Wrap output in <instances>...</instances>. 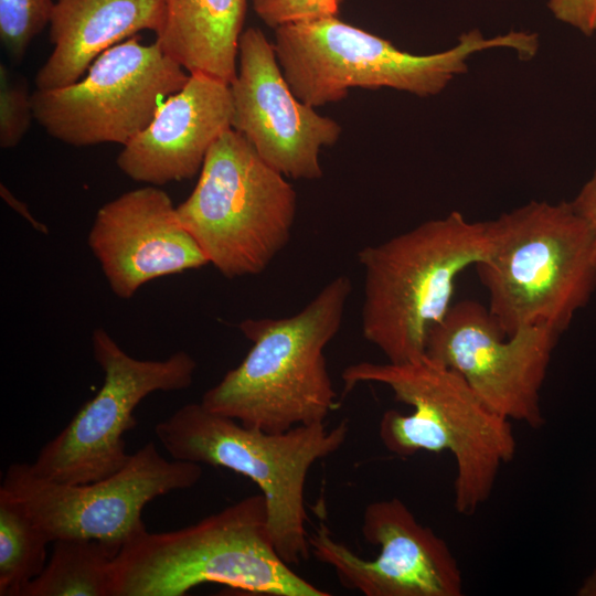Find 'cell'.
Masks as SVG:
<instances>
[{"label": "cell", "instance_id": "25", "mask_svg": "<svg viewBox=\"0 0 596 596\" xmlns=\"http://www.w3.org/2000/svg\"><path fill=\"white\" fill-rule=\"evenodd\" d=\"M571 203L574 210L588 223L596 241V167Z\"/></svg>", "mask_w": 596, "mask_h": 596}, {"label": "cell", "instance_id": "16", "mask_svg": "<svg viewBox=\"0 0 596 596\" xmlns=\"http://www.w3.org/2000/svg\"><path fill=\"white\" fill-rule=\"evenodd\" d=\"M232 120L230 84L190 74L149 125L123 146L116 163L128 178L148 185L191 179L200 173L212 145L232 128Z\"/></svg>", "mask_w": 596, "mask_h": 596}, {"label": "cell", "instance_id": "7", "mask_svg": "<svg viewBox=\"0 0 596 596\" xmlns=\"http://www.w3.org/2000/svg\"><path fill=\"white\" fill-rule=\"evenodd\" d=\"M174 460L222 467L249 478L266 500L269 533L279 556L299 565L311 555L305 490L312 465L337 453L349 434L347 421L295 426L281 433L247 427L188 403L155 426Z\"/></svg>", "mask_w": 596, "mask_h": 596}, {"label": "cell", "instance_id": "8", "mask_svg": "<svg viewBox=\"0 0 596 596\" xmlns=\"http://www.w3.org/2000/svg\"><path fill=\"white\" fill-rule=\"evenodd\" d=\"M177 213L224 277L252 276L263 273L288 244L297 193L231 128L207 151L196 185Z\"/></svg>", "mask_w": 596, "mask_h": 596}, {"label": "cell", "instance_id": "4", "mask_svg": "<svg viewBox=\"0 0 596 596\" xmlns=\"http://www.w3.org/2000/svg\"><path fill=\"white\" fill-rule=\"evenodd\" d=\"M273 42L294 94L315 108L342 100L358 87L434 96L467 72L476 53L505 47L529 60L539 49L535 33L510 31L486 38L475 29L462 33L450 49L418 55L338 15L281 25L275 29Z\"/></svg>", "mask_w": 596, "mask_h": 596}, {"label": "cell", "instance_id": "11", "mask_svg": "<svg viewBox=\"0 0 596 596\" xmlns=\"http://www.w3.org/2000/svg\"><path fill=\"white\" fill-rule=\"evenodd\" d=\"M189 77L157 41L145 45L132 36L103 52L82 79L33 92L34 119L51 137L74 147L125 146Z\"/></svg>", "mask_w": 596, "mask_h": 596}, {"label": "cell", "instance_id": "12", "mask_svg": "<svg viewBox=\"0 0 596 596\" xmlns=\"http://www.w3.org/2000/svg\"><path fill=\"white\" fill-rule=\"evenodd\" d=\"M562 333L536 324L508 337L488 308L467 299L428 329L425 356L458 372L492 412L539 428L541 390Z\"/></svg>", "mask_w": 596, "mask_h": 596}, {"label": "cell", "instance_id": "3", "mask_svg": "<svg viewBox=\"0 0 596 596\" xmlns=\"http://www.w3.org/2000/svg\"><path fill=\"white\" fill-rule=\"evenodd\" d=\"M351 291V279L340 275L290 317L242 321L253 345L201 403L267 433L324 423L337 404L324 349L342 326Z\"/></svg>", "mask_w": 596, "mask_h": 596}, {"label": "cell", "instance_id": "15", "mask_svg": "<svg viewBox=\"0 0 596 596\" xmlns=\"http://www.w3.org/2000/svg\"><path fill=\"white\" fill-rule=\"evenodd\" d=\"M87 242L111 291L121 299H130L153 279L209 264L170 196L156 185L125 192L104 204Z\"/></svg>", "mask_w": 596, "mask_h": 596}, {"label": "cell", "instance_id": "23", "mask_svg": "<svg viewBox=\"0 0 596 596\" xmlns=\"http://www.w3.org/2000/svg\"><path fill=\"white\" fill-rule=\"evenodd\" d=\"M344 0H253L257 17L269 28L338 15Z\"/></svg>", "mask_w": 596, "mask_h": 596}, {"label": "cell", "instance_id": "13", "mask_svg": "<svg viewBox=\"0 0 596 596\" xmlns=\"http://www.w3.org/2000/svg\"><path fill=\"white\" fill-rule=\"evenodd\" d=\"M362 534L377 546L374 558L355 554L323 522L308 536L310 552L342 586L365 596L462 595V573L450 547L398 498L369 503Z\"/></svg>", "mask_w": 596, "mask_h": 596}, {"label": "cell", "instance_id": "19", "mask_svg": "<svg viewBox=\"0 0 596 596\" xmlns=\"http://www.w3.org/2000/svg\"><path fill=\"white\" fill-rule=\"evenodd\" d=\"M43 571L19 596H111V566L118 554L97 540L61 539Z\"/></svg>", "mask_w": 596, "mask_h": 596}, {"label": "cell", "instance_id": "22", "mask_svg": "<svg viewBox=\"0 0 596 596\" xmlns=\"http://www.w3.org/2000/svg\"><path fill=\"white\" fill-rule=\"evenodd\" d=\"M31 95L23 78L12 76L0 66V147L14 148L19 145L34 119Z\"/></svg>", "mask_w": 596, "mask_h": 596}, {"label": "cell", "instance_id": "1", "mask_svg": "<svg viewBox=\"0 0 596 596\" xmlns=\"http://www.w3.org/2000/svg\"><path fill=\"white\" fill-rule=\"evenodd\" d=\"M341 376L344 393L380 383L413 407L409 414L383 413L379 435L390 453H451L457 513L471 515L490 498L500 469L514 458L515 436L511 421L487 407L458 372L424 356L403 364L358 362Z\"/></svg>", "mask_w": 596, "mask_h": 596}, {"label": "cell", "instance_id": "24", "mask_svg": "<svg viewBox=\"0 0 596 596\" xmlns=\"http://www.w3.org/2000/svg\"><path fill=\"white\" fill-rule=\"evenodd\" d=\"M547 8L556 20L582 34L596 33V0H549Z\"/></svg>", "mask_w": 596, "mask_h": 596}, {"label": "cell", "instance_id": "9", "mask_svg": "<svg viewBox=\"0 0 596 596\" xmlns=\"http://www.w3.org/2000/svg\"><path fill=\"white\" fill-rule=\"evenodd\" d=\"M202 472L199 464L163 458L149 441L119 471L100 480L62 483L34 473L30 464L15 462L0 490L23 505L49 542L97 540L119 553L146 530L141 513L150 501L193 487Z\"/></svg>", "mask_w": 596, "mask_h": 596}, {"label": "cell", "instance_id": "5", "mask_svg": "<svg viewBox=\"0 0 596 596\" xmlns=\"http://www.w3.org/2000/svg\"><path fill=\"white\" fill-rule=\"evenodd\" d=\"M476 264L488 309L505 336L547 324L564 332L596 288V241L571 201H531L489 221Z\"/></svg>", "mask_w": 596, "mask_h": 596}, {"label": "cell", "instance_id": "27", "mask_svg": "<svg viewBox=\"0 0 596 596\" xmlns=\"http://www.w3.org/2000/svg\"><path fill=\"white\" fill-rule=\"evenodd\" d=\"M576 595L578 596H596V566L585 577L581 586L578 587Z\"/></svg>", "mask_w": 596, "mask_h": 596}, {"label": "cell", "instance_id": "17", "mask_svg": "<svg viewBox=\"0 0 596 596\" xmlns=\"http://www.w3.org/2000/svg\"><path fill=\"white\" fill-rule=\"evenodd\" d=\"M166 18V0H55L49 21L54 49L36 74V89L79 81L103 52L140 31L158 34Z\"/></svg>", "mask_w": 596, "mask_h": 596}, {"label": "cell", "instance_id": "2", "mask_svg": "<svg viewBox=\"0 0 596 596\" xmlns=\"http://www.w3.org/2000/svg\"><path fill=\"white\" fill-rule=\"evenodd\" d=\"M203 584L270 596L330 595L279 556L262 492L185 528L146 529L113 561L111 596H183Z\"/></svg>", "mask_w": 596, "mask_h": 596}, {"label": "cell", "instance_id": "18", "mask_svg": "<svg viewBox=\"0 0 596 596\" xmlns=\"http://www.w3.org/2000/svg\"><path fill=\"white\" fill-rule=\"evenodd\" d=\"M166 22L156 40L161 50L190 74L231 84L247 0H166Z\"/></svg>", "mask_w": 596, "mask_h": 596}, {"label": "cell", "instance_id": "10", "mask_svg": "<svg viewBox=\"0 0 596 596\" xmlns=\"http://www.w3.org/2000/svg\"><path fill=\"white\" fill-rule=\"evenodd\" d=\"M92 350L104 372L103 385L30 464L43 478L82 485L119 471L131 455L124 434L136 427L139 403L153 392L182 391L193 383L196 362L185 351L164 360L136 359L104 328L93 331Z\"/></svg>", "mask_w": 596, "mask_h": 596}, {"label": "cell", "instance_id": "6", "mask_svg": "<svg viewBox=\"0 0 596 596\" xmlns=\"http://www.w3.org/2000/svg\"><path fill=\"white\" fill-rule=\"evenodd\" d=\"M490 244L489 221L453 211L363 247V337L390 363L423 359L428 329L451 306L456 277L481 262Z\"/></svg>", "mask_w": 596, "mask_h": 596}, {"label": "cell", "instance_id": "20", "mask_svg": "<svg viewBox=\"0 0 596 596\" xmlns=\"http://www.w3.org/2000/svg\"><path fill=\"white\" fill-rule=\"evenodd\" d=\"M49 543L23 505L0 490L1 596H19L22 587L43 571Z\"/></svg>", "mask_w": 596, "mask_h": 596}, {"label": "cell", "instance_id": "14", "mask_svg": "<svg viewBox=\"0 0 596 596\" xmlns=\"http://www.w3.org/2000/svg\"><path fill=\"white\" fill-rule=\"evenodd\" d=\"M230 88L232 128L264 161L286 178L322 177L320 150L333 146L342 128L294 94L274 42L258 28L244 30L240 38L237 71Z\"/></svg>", "mask_w": 596, "mask_h": 596}, {"label": "cell", "instance_id": "26", "mask_svg": "<svg viewBox=\"0 0 596 596\" xmlns=\"http://www.w3.org/2000/svg\"><path fill=\"white\" fill-rule=\"evenodd\" d=\"M0 195L9 204V206L24 217L33 228L43 234L49 233L46 225L35 220L29 211L26 204L17 199L3 183L0 184Z\"/></svg>", "mask_w": 596, "mask_h": 596}, {"label": "cell", "instance_id": "21", "mask_svg": "<svg viewBox=\"0 0 596 596\" xmlns=\"http://www.w3.org/2000/svg\"><path fill=\"white\" fill-rule=\"evenodd\" d=\"M53 6L54 0H0V39L12 60L23 58L49 24Z\"/></svg>", "mask_w": 596, "mask_h": 596}]
</instances>
